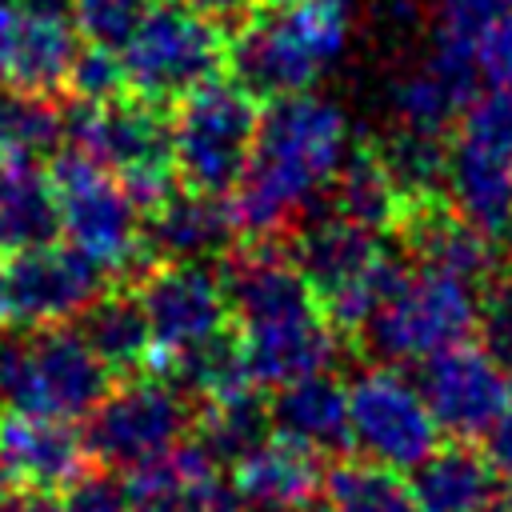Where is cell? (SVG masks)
Returning <instances> with one entry per match:
<instances>
[{"label":"cell","mask_w":512,"mask_h":512,"mask_svg":"<svg viewBox=\"0 0 512 512\" xmlns=\"http://www.w3.org/2000/svg\"><path fill=\"white\" fill-rule=\"evenodd\" d=\"M348 156V120L340 104L296 92L264 104L260 136L244 180L232 192L236 224L248 240H276L292 220L332 188Z\"/></svg>","instance_id":"obj_1"},{"label":"cell","mask_w":512,"mask_h":512,"mask_svg":"<svg viewBox=\"0 0 512 512\" xmlns=\"http://www.w3.org/2000/svg\"><path fill=\"white\" fill-rule=\"evenodd\" d=\"M348 44V16L336 0H284L228 32V76L260 104L312 92Z\"/></svg>","instance_id":"obj_2"},{"label":"cell","mask_w":512,"mask_h":512,"mask_svg":"<svg viewBox=\"0 0 512 512\" xmlns=\"http://www.w3.org/2000/svg\"><path fill=\"white\" fill-rule=\"evenodd\" d=\"M288 252L316 292L324 320L340 336H364L372 316L408 276V268H400V260L380 244L376 232L344 216L304 224Z\"/></svg>","instance_id":"obj_3"},{"label":"cell","mask_w":512,"mask_h":512,"mask_svg":"<svg viewBox=\"0 0 512 512\" xmlns=\"http://www.w3.org/2000/svg\"><path fill=\"white\" fill-rule=\"evenodd\" d=\"M48 180L56 188L60 232L68 236V248L88 256L104 276L136 284L152 268V256L144 244V212L128 188L80 148L56 152Z\"/></svg>","instance_id":"obj_4"},{"label":"cell","mask_w":512,"mask_h":512,"mask_svg":"<svg viewBox=\"0 0 512 512\" xmlns=\"http://www.w3.org/2000/svg\"><path fill=\"white\" fill-rule=\"evenodd\" d=\"M68 140L100 168H108L140 212L176 192V140L168 108L124 96L112 104H76L68 112Z\"/></svg>","instance_id":"obj_5"},{"label":"cell","mask_w":512,"mask_h":512,"mask_svg":"<svg viewBox=\"0 0 512 512\" xmlns=\"http://www.w3.org/2000/svg\"><path fill=\"white\" fill-rule=\"evenodd\" d=\"M264 104L244 92L232 76L212 80L172 112L176 140V172L184 188L232 196L248 172L256 136H260Z\"/></svg>","instance_id":"obj_6"},{"label":"cell","mask_w":512,"mask_h":512,"mask_svg":"<svg viewBox=\"0 0 512 512\" xmlns=\"http://www.w3.org/2000/svg\"><path fill=\"white\" fill-rule=\"evenodd\" d=\"M128 92L160 108L188 100L228 68V36L192 8L156 4L120 52Z\"/></svg>","instance_id":"obj_7"},{"label":"cell","mask_w":512,"mask_h":512,"mask_svg":"<svg viewBox=\"0 0 512 512\" xmlns=\"http://www.w3.org/2000/svg\"><path fill=\"white\" fill-rule=\"evenodd\" d=\"M476 304V284L448 272L416 268L372 316V324L364 328V344L392 368L424 364L456 344H468V336L476 332Z\"/></svg>","instance_id":"obj_8"},{"label":"cell","mask_w":512,"mask_h":512,"mask_svg":"<svg viewBox=\"0 0 512 512\" xmlns=\"http://www.w3.org/2000/svg\"><path fill=\"white\" fill-rule=\"evenodd\" d=\"M188 420H192L188 396L168 376L144 372V376H124V384L96 404L84 440L96 464L132 472L184 444Z\"/></svg>","instance_id":"obj_9"},{"label":"cell","mask_w":512,"mask_h":512,"mask_svg":"<svg viewBox=\"0 0 512 512\" xmlns=\"http://www.w3.org/2000/svg\"><path fill=\"white\" fill-rule=\"evenodd\" d=\"M108 384H112V372L88 348V340L76 328L56 324V328H36L28 340H20V352L0 400H8L20 412L76 420L96 412V404L112 392Z\"/></svg>","instance_id":"obj_10"},{"label":"cell","mask_w":512,"mask_h":512,"mask_svg":"<svg viewBox=\"0 0 512 512\" xmlns=\"http://www.w3.org/2000/svg\"><path fill=\"white\" fill-rule=\"evenodd\" d=\"M348 420L360 456L396 472L420 468L440 448V424L420 384L392 364L364 368L348 380Z\"/></svg>","instance_id":"obj_11"},{"label":"cell","mask_w":512,"mask_h":512,"mask_svg":"<svg viewBox=\"0 0 512 512\" xmlns=\"http://www.w3.org/2000/svg\"><path fill=\"white\" fill-rule=\"evenodd\" d=\"M136 296L152 328V372L220 336L232 320L220 268L212 264H152L136 280Z\"/></svg>","instance_id":"obj_12"},{"label":"cell","mask_w":512,"mask_h":512,"mask_svg":"<svg viewBox=\"0 0 512 512\" xmlns=\"http://www.w3.org/2000/svg\"><path fill=\"white\" fill-rule=\"evenodd\" d=\"M420 392H424L440 432H448L460 444L488 436V428L512 404V380L504 372V360H496L480 344H456V348L424 360Z\"/></svg>","instance_id":"obj_13"},{"label":"cell","mask_w":512,"mask_h":512,"mask_svg":"<svg viewBox=\"0 0 512 512\" xmlns=\"http://www.w3.org/2000/svg\"><path fill=\"white\" fill-rule=\"evenodd\" d=\"M4 272H8L12 324H28V328H56L80 320L108 292V276L88 256L60 244L12 252L4 260Z\"/></svg>","instance_id":"obj_14"},{"label":"cell","mask_w":512,"mask_h":512,"mask_svg":"<svg viewBox=\"0 0 512 512\" xmlns=\"http://www.w3.org/2000/svg\"><path fill=\"white\" fill-rule=\"evenodd\" d=\"M220 280L240 328L320 312L316 292L280 240H248L244 248H232L220 264Z\"/></svg>","instance_id":"obj_15"},{"label":"cell","mask_w":512,"mask_h":512,"mask_svg":"<svg viewBox=\"0 0 512 512\" xmlns=\"http://www.w3.org/2000/svg\"><path fill=\"white\" fill-rule=\"evenodd\" d=\"M88 440L72 420L8 408L0 416V468L24 492H64L88 472Z\"/></svg>","instance_id":"obj_16"},{"label":"cell","mask_w":512,"mask_h":512,"mask_svg":"<svg viewBox=\"0 0 512 512\" xmlns=\"http://www.w3.org/2000/svg\"><path fill=\"white\" fill-rule=\"evenodd\" d=\"M400 244L420 268L460 276L468 284H484L492 272H500V252L488 232H480L472 220H464L448 196H424L408 200L400 228Z\"/></svg>","instance_id":"obj_17"},{"label":"cell","mask_w":512,"mask_h":512,"mask_svg":"<svg viewBox=\"0 0 512 512\" xmlns=\"http://www.w3.org/2000/svg\"><path fill=\"white\" fill-rule=\"evenodd\" d=\"M240 224L228 196L212 192H172L144 212V244L152 264H208L236 248Z\"/></svg>","instance_id":"obj_18"},{"label":"cell","mask_w":512,"mask_h":512,"mask_svg":"<svg viewBox=\"0 0 512 512\" xmlns=\"http://www.w3.org/2000/svg\"><path fill=\"white\" fill-rule=\"evenodd\" d=\"M240 352L248 380L256 388L276 392L296 380L328 372L340 356V332L324 320V312H304V316L240 328Z\"/></svg>","instance_id":"obj_19"},{"label":"cell","mask_w":512,"mask_h":512,"mask_svg":"<svg viewBox=\"0 0 512 512\" xmlns=\"http://www.w3.org/2000/svg\"><path fill=\"white\" fill-rule=\"evenodd\" d=\"M124 496L128 512H216L232 500L220 484V460L200 440H184L132 468L124 476Z\"/></svg>","instance_id":"obj_20"},{"label":"cell","mask_w":512,"mask_h":512,"mask_svg":"<svg viewBox=\"0 0 512 512\" xmlns=\"http://www.w3.org/2000/svg\"><path fill=\"white\" fill-rule=\"evenodd\" d=\"M232 496L244 512H312L324 496L320 456L272 436L232 464Z\"/></svg>","instance_id":"obj_21"},{"label":"cell","mask_w":512,"mask_h":512,"mask_svg":"<svg viewBox=\"0 0 512 512\" xmlns=\"http://www.w3.org/2000/svg\"><path fill=\"white\" fill-rule=\"evenodd\" d=\"M268 412H272V436L312 456H340L352 444L348 384H340L332 372L276 388V396L268 400Z\"/></svg>","instance_id":"obj_22"},{"label":"cell","mask_w":512,"mask_h":512,"mask_svg":"<svg viewBox=\"0 0 512 512\" xmlns=\"http://www.w3.org/2000/svg\"><path fill=\"white\" fill-rule=\"evenodd\" d=\"M412 496L420 512H500V476L476 448L452 440L412 468Z\"/></svg>","instance_id":"obj_23"},{"label":"cell","mask_w":512,"mask_h":512,"mask_svg":"<svg viewBox=\"0 0 512 512\" xmlns=\"http://www.w3.org/2000/svg\"><path fill=\"white\" fill-rule=\"evenodd\" d=\"M444 196L480 232L488 236L504 232L512 220V156L468 144V140H452Z\"/></svg>","instance_id":"obj_24"},{"label":"cell","mask_w":512,"mask_h":512,"mask_svg":"<svg viewBox=\"0 0 512 512\" xmlns=\"http://www.w3.org/2000/svg\"><path fill=\"white\" fill-rule=\"evenodd\" d=\"M76 332L88 340V348L104 360L108 372L136 376L140 368H152V328H148L144 304L136 296V284L104 292L80 316Z\"/></svg>","instance_id":"obj_25"},{"label":"cell","mask_w":512,"mask_h":512,"mask_svg":"<svg viewBox=\"0 0 512 512\" xmlns=\"http://www.w3.org/2000/svg\"><path fill=\"white\" fill-rule=\"evenodd\" d=\"M404 208H408V200H404L400 184L392 180V172L384 168V160L376 156L372 140H360L356 148H348V156L332 180V212L380 236V232L400 228Z\"/></svg>","instance_id":"obj_26"},{"label":"cell","mask_w":512,"mask_h":512,"mask_svg":"<svg viewBox=\"0 0 512 512\" xmlns=\"http://www.w3.org/2000/svg\"><path fill=\"white\" fill-rule=\"evenodd\" d=\"M60 232V204L48 172L32 164H0V252L52 244Z\"/></svg>","instance_id":"obj_27"},{"label":"cell","mask_w":512,"mask_h":512,"mask_svg":"<svg viewBox=\"0 0 512 512\" xmlns=\"http://www.w3.org/2000/svg\"><path fill=\"white\" fill-rule=\"evenodd\" d=\"M68 136V116L40 92L0 88V164H32L52 160L60 140Z\"/></svg>","instance_id":"obj_28"},{"label":"cell","mask_w":512,"mask_h":512,"mask_svg":"<svg viewBox=\"0 0 512 512\" xmlns=\"http://www.w3.org/2000/svg\"><path fill=\"white\" fill-rule=\"evenodd\" d=\"M196 440L228 468L240 464L248 452H256L264 440H272V412H268V400L260 396V388L248 384L220 400L200 404Z\"/></svg>","instance_id":"obj_29"},{"label":"cell","mask_w":512,"mask_h":512,"mask_svg":"<svg viewBox=\"0 0 512 512\" xmlns=\"http://www.w3.org/2000/svg\"><path fill=\"white\" fill-rule=\"evenodd\" d=\"M324 512H420L412 484L376 460H340L324 472Z\"/></svg>","instance_id":"obj_30"},{"label":"cell","mask_w":512,"mask_h":512,"mask_svg":"<svg viewBox=\"0 0 512 512\" xmlns=\"http://www.w3.org/2000/svg\"><path fill=\"white\" fill-rule=\"evenodd\" d=\"M376 156L400 184L404 200H424V196H444L448 180V144L444 136H424L408 128H392L372 136Z\"/></svg>","instance_id":"obj_31"},{"label":"cell","mask_w":512,"mask_h":512,"mask_svg":"<svg viewBox=\"0 0 512 512\" xmlns=\"http://www.w3.org/2000/svg\"><path fill=\"white\" fill-rule=\"evenodd\" d=\"M168 372H172V384H176L184 396L200 400V404L220 400V396H228V392L252 384V380H248V368H244L240 336H232L228 328H224L220 336H212V340L188 348L184 356H176L160 376H168Z\"/></svg>","instance_id":"obj_32"},{"label":"cell","mask_w":512,"mask_h":512,"mask_svg":"<svg viewBox=\"0 0 512 512\" xmlns=\"http://www.w3.org/2000/svg\"><path fill=\"white\" fill-rule=\"evenodd\" d=\"M144 0H72V24L84 44L124 52L144 20Z\"/></svg>","instance_id":"obj_33"},{"label":"cell","mask_w":512,"mask_h":512,"mask_svg":"<svg viewBox=\"0 0 512 512\" xmlns=\"http://www.w3.org/2000/svg\"><path fill=\"white\" fill-rule=\"evenodd\" d=\"M68 92L76 96V104H112V100H124L128 96V72H124L120 52L84 44L76 52V60H72Z\"/></svg>","instance_id":"obj_34"},{"label":"cell","mask_w":512,"mask_h":512,"mask_svg":"<svg viewBox=\"0 0 512 512\" xmlns=\"http://www.w3.org/2000/svg\"><path fill=\"white\" fill-rule=\"evenodd\" d=\"M456 140L492 148V152H508L512 156V88H488L480 92L464 116H460V132Z\"/></svg>","instance_id":"obj_35"},{"label":"cell","mask_w":512,"mask_h":512,"mask_svg":"<svg viewBox=\"0 0 512 512\" xmlns=\"http://www.w3.org/2000/svg\"><path fill=\"white\" fill-rule=\"evenodd\" d=\"M476 332L480 348H488L496 360H512V268H500L480 284Z\"/></svg>","instance_id":"obj_36"},{"label":"cell","mask_w":512,"mask_h":512,"mask_svg":"<svg viewBox=\"0 0 512 512\" xmlns=\"http://www.w3.org/2000/svg\"><path fill=\"white\" fill-rule=\"evenodd\" d=\"M512 8V0H432V16H436V32L432 36H448L460 44H472Z\"/></svg>","instance_id":"obj_37"},{"label":"cell","mask_w":512,"mask_h":512,"mask_svg":"<svg viewBox=\"0 0 512 512\" xmlns=\"http://www.w3.org/2000/svg\"><path fill=\"white\" fill-rule=\"evenodd\" d=\"M64 508L68 512H128L124 480L112 472H84L64 488Z\"/></svg>","instance_id":"obj_38"},{"label":"cell","mask_w":512,"mask_h":512,"mask_svg":"<svg viewBox=\"0 0 512 512\" xmlns=\"http://www.w3.org/2000/svg\"><path fill=\"white\" fill-rule=\"evenodd\" d=\"M476 64L488 84L512 88V8L476 40Z\"/></svg>","instance_id":"obj_39"},{"label":"cell","mask_w":512,"mask_h":512,"mask_svg":"<svg viewBox=\"0 0 512 512\" xmlns=\"http://www.w3.org/2000/svg\"><path fill=\"white\" fill-rule=\"evenodd\" d=\"M264 0H188L192 12H200L204 20H212L216 28H240L244 20H252L260 12Z\"/></svg>","instance_id":"obj_40"},{"label":"cell","mask_w":512,"mask_h":512,"mask_svg":"<svg viewBox=\"0 0 512 512\" xmlns=\"http://www.w3.org/2000/svg\"><path fill=\"white\" fill-rule=\"evenodd\" d=\"M484 456H488V464L496 468V476L512 480V404H508L504 416L488 428V436H484Z\"/></svg>","instance_id":"obj_41"},{"label":"cell","mask_w":512,"mask_h":512,"mask_svg":"<svg viewBox=\"0 0 512 512\" xmlns=\"http://www.w3.org/2000/svg\"><path fill=\"white\" fill-rule=\"evenodd\" d=\"M0 512H68V508H64V500H56V492H20Z\"/></svg>","instance_id":"obj_42"},{"label":"cell","mask_w":512,"mask_h":512,"mask_svg":"<svg viewBox=\"0 0 512 512\" xmlns=\"http://www.w3.org/2000/svg\"><path fill=\"white\" fill-rule=\"evenodd\" d=\"M12 324V308H8V272H4V260H0V328Z\"/></svg>","instance_id":"obj_43"},{"label":"cell","mask_w":512,"mask_h":512,"mask_svg":"<svg viewBox=\"0 0 512 512\" xmlns=\"http://www.w3.org/2000/svg\"><path fill=\"white\" fill-rule=\"evenodd\" d=\"M8 488H12V480H8V476H4V468H0V508L8 504Z\"/></svg>","instance_id":"obj_44"},{"label":"cell","mask_w":512,"mask_h":512,"mask_svg":"<svg viewBox=\"0 0 512 512\" xmlns=\"http://www.w3.org/2000/svg\"><path fill=\"white\" fill-rule=\"evenodd\" d=\"M500 236H504V252H508V260H512V220H508V228H504Z\"/></svg>","instance_id":"obj_45"},{"label":"cell","mask_w":512,"mask_h":512,"mask_svg":"<svg viewBox=\"0 0 512 512\" xmlns=\"http://www.w3.org/2000/svg\"><path fill=\"white\" fill-rule=\"evenodd\" d=\"M216 512H244V508H240V504H236V496H232V500H228L224 508H216Z\"/></svg>","instance_id":"obj_46"},{"label":"cell","mask_w":512,"mask_h":512,"mask_svg":"<svg viewBox=\"0 0 512 512\" xmlns=\"http://www.w3.org/2000/svg\"><path fill=\"white\" fill-rule=\"evenodd\" d=\"M500 512H512V492H508V496L500 500Z\"/></svg>","instance_id":"obj_47"},{"label":"cell","mask_w":512,"mask_h":512,"mask_svg":"<svg viewBox=\"0 0 512 512\" xmlns=\"http://www.w3.org/2000/svg\"><path fill=\"white\" fill-rule=\"evenodd\" d=\"M336 4H344V0H336Z\"/></svg>","instance_id":"obj_48"},{"label":"cell","mask_w":512,"mask_h":512,"mask_svg":"<svg viewBox=\"0 0 512 512\" xmlns=\"http://www.w3.org/2000/svg\"><path fill=\"white\" fill-rule=\"evenodd\" d=\"M160 4H164V0H160Z\"/></svg>","instance_id":"obj_49"}]
</instances>
